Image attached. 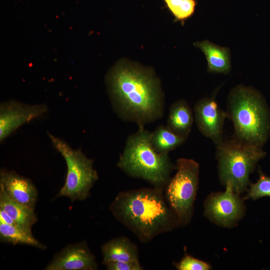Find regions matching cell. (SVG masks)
I'll use <instances>...</instances> for the list:
<instances>
[{
	"label": "cell",
	"instance_id": "obj_19",
	"mask_svg": "<svg viewBox=\"0 0 270 270\" xmlns=\"http://www.w3.org/2000/svg\"><path fill=\"white\" fill-rule=\"evenodd\" d=\"M265 196H270V177L260 172L258 181L250 184L247 194L243 200H256Z\"/></svg>",
	"mask_w": 270,
	"mask_h": 270
},
{
	"label": "cell",
	"instance_id": "obj_16",
	"mask_svg": "<svg viewBox=\"0 0 270 270\" xmlns=\"http://www.w3.org/2000/svg\"><path fill=\"white\" fill-rule=\"evenodd\" d=\"M0 208L6 212L19 226L32 229L38 218L34 209L20 204L11 198L0 186Z\"/></svg>",
	"mask_w": 270,
	"mask_h": 270
},
{
	"label": "cell",
	"instance_id": "obj_2",
	"mask_svg": "<svg viewBox=\"0 0 270 270\" xmlns=\"http://www.w3.org/2000/svg\"><path fill=\"white\" fill-rule=\"evenodd\" d=\"M162 190L154 187L121 192L110 204V210L141 242H148L180 225Z\"/></svg>",
	"mask_w": 270,
	"mask_h": 270
},
{
	"label": "cell",
	"instance_id": "obj_22",
	"mask_svg": "<svg viewBox=\"0 0 270 270\" xmlns=\"http://www.w3.org/2000/svg\"><path fill=\"white\" fill-rule=\"evenodd\" d=\"M108 270H141L143 268L139 261L138 262H110L105 264Z\"/></svg>",
	"mask_w": 270,
	"mask_h": 270
},
{
	"label": "cell",
	"instance_id": "obj_11",
	"mask_svg": "<svg viewBox=\"0 0 270 270\" xmlns=\"http://www.w3.org/2000/svg\"><path fill=\"white\" fill-rule=\"evenodd\" d=\"M95 256L85 242L68 245L58 253L46 270H95Z\"/></svg>",
	"mask_w": 270,
	"mask_h": 270
},
{
	"label": "cell",
	"instance_id": "obj_9",
	"mask_svg": "<svg viewBox=\"0 0 270 270\" xmlns=\"http://www.w3.org/2000/svg\"><path fill=\"white\" fill-rule=\"evenodd\" d=\"M48 111L45 104H28L15 100L0 106V141H3L16 129Z\"/></svg>",
	"mask_w": 270,
	"mask_h": 270
},
{
	"label": "cell",
	"instance_id": "obj_12",
	"mask_svg": "<svg viewBox=\"0 0 270 270\" xmlns=\"http://www.w3.org/2000/svg\"><path fill=\"white\" fill-rule=\"evenodd\" d=\"M0 186L14 200L34 209L38 192L30 180L14 171L2 169L0 172Z\"/></svg>",
	"mask_w": 270,
	"mask_h": 270
},
{
	"label": "cell",
	"instance_id": "obj_8",
	"mask_svg": "<svg viewBox=\"0 0 270 270\" xmlns=\"http://www.w3.org/2000/svg\"><path fill=\"white\" fill-rule=\"evenodd\" d=\"M240 195L230 185L223 192H213L208 196L204 204V214L216 224L231 227L244 216V206Z\"/></svg>",
	"mask_w": 270,
	"mask_h": 270
},
{
	"label": "cell",
	"instance_id": "obj_4",
	"mask_svg": "<svg viewBox=\"0 0 270 270\" xmlns=\"http://www.w3.org/2000/svg\"><path fill=\"white\" fill-rule=\"evenodd\" d=\"M151 132L138 128L130 135L117 162V167L128 176L144 180L154 187L164 188L176 168L168 154H160L153 148Z\"/></svg>",
	"mask_w": 270,
	"mask_h": 270
},
{
	"label": "cell",
	"instance_id": "obj_10",
	"mask_svg": "<svg viewBox=\"0 0 270 270\" xmlns=\"http://www.w3.org/2000/svg\"><path fill=\"white\" fill-rule=\"evenodd\" d=\"M195 121L200 132L216 146L223 140V126L226 112L222 110L212 98L199 100L194 107Z\"/></svg>",
	"mask_w": 270,
	"mask_h": 270
},
{
	"label": "cell",
	"instance_id": "obj_13",
	"mask_svg": "<svg viewBox=\"0 0 270 270\" xmlns=\"http://www.w3.org/2000/svg\"><path fill=\"white\" fill-rule=\"evenodd\" d=\"M102 254L103 264L114 261H139L136 246L124 236L112 239L104 244L102 247Z\"/></svg>",
	"mask_w": 270,
	"mask_h": 270
},
{
	"label": "cell",
	"instance_id": "obj_7",
	"mask_svg": "<svg viewBox=\"0 0 270 270\" xmlns=\"http://www.w3.org/2000/svg\"><path fill=\"white\" fill-rule=\"evenodd\" d=\"M176 172L166 185L167 202L176 214L180 225L190 221L198 185L199 164L190 158H179Z\"/></svg>",
	"mask_w": 270,
	"mask_h": 270
},
{
	"label": "cell",
	"instance_id": "obj_6",
	"mask_svg": "<svg viewBox=\"0 0 270 270\" xmlns=\"http://www.w3.org/2000/svg\"><path fill=\"white\" fill-rule=\"evenodd\" d=\"M54 147L64 158L67 173L65 182L58 196L72 201L83 200L90 195V190L98 178L94 162L80 150H74L65 141L48 132Z\"/></svg>",
	"mask_w": 270,
	"mask_h": 270
},
{
	"label": "cell",
	"instance_id": "obj_3",
	"mask_svg": "<svg viewBox=\"0 0 270 270\" xmlns=\"http://www.w3.org/2000/svg\"><path fill=\"white\" fill-rule=\"evenodd\" d=\"M228 118L232 122L234 138L262 147L270 134V110L259 92L238 86L228 100Z\"/></svg>",
	"mask_w": 270,
	"mask_h": 270
},
{
	"label": "cell",
	"instance_id": "obj_17",
	"mask_svg": "<svg viewBox=\"0 0 270 270\" xmlns=\"http://www.w3.org/2000/svg\"><path fill=\"white\" fill-rule=\"evenodd\" d=\"M31 230L20 226L0 222V239L2 242L13 244H26L46 249V246L34 236Z\"/></svg>",
	"mask_w": 270,
	"mask_h": 270
},
{
	"label": "cell",
	"instance_id": "obj_20",
	"mask_svg": "<svg viewBox=\"0 0 270 270\" xmlns=\"http://www.w3.org/2000/svg\"><path fill=\"white\" fill-rule=\"evenodd\" d=\"M175 18L180 20L190 16L196 6L194 0H164Z\"/></svg>",
	"mask_w": 270,
	"mask_h": 270
},
{
	"label": "cell",
	"instance_id": "obj_15",
	"mask_svg": "<svg viewBox=\"0 0 270 270\" xmlns=\"http://www.w3.org/2000/svg\"><path fill=\"white\" fill-rule=\"evenodd\" d=\"M196 47L204 54L209 72L227 74L231 68L230 50L205 40L196 42Z\"/></svg>",
	"mask_w": 270,
	"mask_h": 270
},
{
	"label": "cell",
	"instance_id": "obj_14",
	"mask_svg": "<svg viewBox=\"0 0 270 270\" xmlns=\"http://www.w3.org/2000/svg\"><path fill=\"white\" fill-rule=\"evenodd\" d=\"M193 122L192 111L186 101L178 100L171 105L166 126L172 132L186 140L191 132Z\"/></svg>",
	"mask_w": 270,
	"mask_h": 270
},
{
	"label": "cell",
	"instance_id": "obj_23",
	"mask_svg": "<svg viewBox=\"0 0 270 270\" xmlns=\"http://www.w3.org/2000/svg\"><path fill=\"white\" fill-rule=\"evenodd\" d=\"M0 222L13 226H19L2 209L0 208Z\"/></svg>",
	"mask_w": 270,
	"mask_h": 270
},
{
	"label": "cell",
	"instance_id": "obj_21",
	"mask_svg": "<svg viewBox=\"0 0 270 270\" xmlns=\"http://www.w3.org/2000/svg\"><path fill=\"white\" fill-rule=\"evenodd\" d=\"M176 266L178 270H208L211 268L208 264L187 254L176 264Z\"/></svg>",
	"mask_w": 270,
	"mask_h": 270
},
{
	"label": "cell",
	"instance_id": "obj_1",
	"mask_svg": "<svg viewBox=\"0 0 270 270\" xmlns=\"http://www.w3.org/2000/svg\"><path fill=\"white\" fill-rule=\"evenodd\" d=\"M106 82L114 110L122 120L144 128L163 117L164 95L150 71L119 64L110 72Z\"/></svg>",
	"mask_w": 270,
	"mask_h": 270
},
{
	"label": "cell",
	"instance_id": "obj_18",
	"mask_svg": "<svg viewBox=\"0 0 270 270\" xmlns=\"http://www.w3.org/2000/svg\"><path fill=\"white\" fill-rule=\"evenodd\" d=\"M185 140V139L170 130L166 126L160 125L153 132H151L152 144L160 154H168L183 144Z\"/></svg>",
	"mask_w": 270,
	"mask_h": 270
},
{
	"label": "cell",
	"instance_id": "obj_5",
	"mask_svg": "<svg viewBox=\"0 0 270 270\" xmlns=\"http://www.w3.org/2000/svg\"><path fill=\"white\" fill-rule=\"evenodd\" d=\"M220 180L240 195L250 186V176L266 153L262 148L235 138L222 140L216 146Z\"/></svg>",
	"mask_w": 270,
	"mask_h": 270
}]
</instances>
